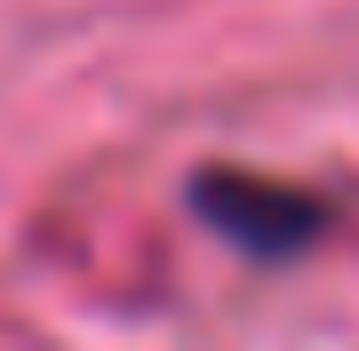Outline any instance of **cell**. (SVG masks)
Masks as SVG:
<instances>
[{
  "instance_id": "cell-1",
  "label": "cell",
  "mask_w": 359,
  "mask_h": 351,
  "mask_svg": "<svg viewBox=\"0 0 359 351\" xmlns=\"http://www.w3.org/2000/svg\"><path fill=\"white\" fill-rule=\"evenodd\" d=\"M200 208L208 223H216L224 240H240V247H295V240H311V200H295L280 192V184H248V176H208L200 184Z\"/></svg>"
}]
</instances>
